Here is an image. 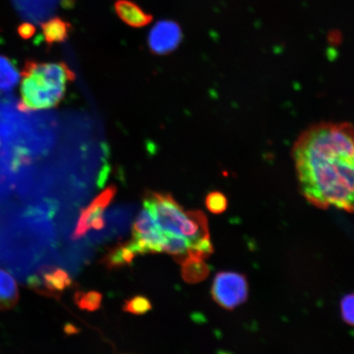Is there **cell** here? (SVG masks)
I'll return each mask as SVG.
<instances>
[{
	"label": "cell",
	"instance_id": "2e32d148",
	"mask_svg": "<svg viewBox=\"0 0 354 354\" xmlns=\"http://www.w3.org/2000/svg\"><path fill=\"white\" fill-rule=\"evenodd\" d=\"M74 301L80 309L95 312L100 309L103 301V295L97 291H77L75 294Z\"/></svg>",
	"mask_w": 354,
	"mask_h": 354
},
{
	"label": "cell",
	"instance_id": "277c9868",
	"mask_svg": "<svg viewBox=\"0 0 354 354\" xmlns=\"http://www.w3.org/2000/svg\"><path fill=\"white\" fill-rule=\"evenodd\" d=\"M211 295L220 307L233 310L246 302L249 297V283L243 274L220 272L212 281Z\"/></svg>",
	"mask_w": 354,
	"mask_h": 354
},
{
	"label": "cell",
	"instance_id": "d6986e66",
	"mask_svg": "<svg viewBox=\"0 0 354 354\" xmlns=\"http://www.w3.org/2000/svg\"><path fill=\"white\" fill-rule=\"evenodd\" d=\"M340 307L344 322L354 326V293L344 296Z\"/></svg>",
	"mask_w": 354,
	"mask_h": 354
},
{
	"label": "cell",
	"instance_id": "9c48e42d",
	"mask_svg": "<svg viewBox=\"0 0 354 354\" xmlns=\"http://www.w3.org/2000/svg\"><path fill=\"white\" fill-rule=\"evenodd\" d=\"M140 255L138 250L132 241L119 243L109 250L102 259V263L110 270L130 267L136 256Z\"/></svg>",
	"mask_w": 354,
	"mask_h": 354
},
{
	"label": "cell",
	"instance_id": "ba28073f",
	"mask_svg": "<svg viewBox=\"0 0 354 354\" xmlns=\"http://www.w3.org/2000/svg\"><path fill=\"white\" fill-rule=\"evenodd\" d=\"M114 10L124 24L134 28H144L151 24L153 17L130 0H117Z\"/></svg>",
	"mask_w": 354,
	"mask_h": 354
},
{
	"label": "cell",
	"instance_id": "e0dca14e",
	"mask_svg": "<svg viewBox=\"0 0 354 354\" xmlns=\"http://www.w3.org/2000/svg\"><path fill=\"white\" fill-rule=\"evenodd\" d=\"M152 304L150 300L143 295H136L124 302L122 310L124 312L134 314V315H145L151 311Z\"/></svg>",
	"mask_w": 354,
	"mask_h": 354
},
{
	"label": "cell",
	"instance_id": "5b68a950",
	"mask_svg": "<svg viewBox=\"0 0 354 354\" xmlns=\"http://www.w3.org/2000/svg\"><path fill=\"white\" fill-rule=\"evenodd\" d=\"M115 194H116V188L108 187L98 197H96L90 205L81 212L77 227L73 234V240H79L85 236L91 229L100 231L104 227V212L106 207L112 202Z\"/></svg>",
	"mask_w": 354,
	"mask_h": 354
},
{
	"label": "cell",
	"instance_id": "8992f818",
	"mask_svg": "<svg viewBox=\"0 0 354 354\" xmlns=\"http://www.w3.org/2000/svg\"><path fill=\"white\" fill-rule=\"evenodd\" d=\"M28 285L39 294L59 297L64 290L73 286L72 278L64 269L44 268L28 279Z\"/></svg>",
	"mask_w": 354,
	"mask_h": 354
},
{
	"label": "cell",
	"instance_id": "52a82bcc",
	"mask_svg": "<svg viewBox=\"0 0 354 354\" xmlns=\"http://www.w3.org/2000/svg\"><path fill=\"white\" fill-rule=\"evenodd\" d=\"M183 39L180 26L174 21L163 20L153 26L148 38L150 50L155 55H165L174 51Z\"/></svg>",
	"mask_w": 354,
	"mask_h": 354
},
{
	"label": "cell",
	"instance_id": "ac0fdd59",
	"mask_svg": "<svg viewBox=\"0 0 354 354\" xmlns=\"http://www.w3.org/2000/svg\"><path fill=\"white\" fill-rule=\"evenodd\" d=\"M206 207L212 214H220L227 210L228 202L223 194L212 192L206 198Z\"/></svg>",
	"mask_w": 354,
	"mask_h": 354
},
{
	"label": "cell",
	"instance_id": "7a4b0ae2",
	"mask_svg": "<svg viewBox=\"0 0 354 354\" xmlns=\"http://www.w3.org/2000/svg\"><path fill=\"white\" fill-rule=\"evenodd\" d=\"M22 77L19 109L29 112L55 107L64 99L66 86L75 75L64 63L26 61Z\"/></svg>",
	"mask_w": 354,
	"mask_h": 354
},
{
	"label": "cell",
	"instance_id": "44dd1931",
	"mask_svg": "<svg viewBox=\"0 0 354 354\" xmlns=\"http://www.w3.org/2000/svg\"><path fill=\"white\" fill-rule=\"evenodd\" d=\"M65 331L66 332V333H68V335H72V334H77L78 333V330L76 328V327H75L73 325H70V324H68L66 326V329H65Z\"/></svg>",
	"mask_w": 354,
	"mask_h": 354
},
{
	"label": "cell",
	"instance_id": "9a60e30c",
	"mask_svg": "<svg viewBox=\"0 0 354 354\" xmlns=\"http://www.w3.org/2000/svg\"><path fill=\"white\" fill-rule=\"evenodd\" d=\"M165 239L163 242L162 252L177 257L187 253L189 247V241L187 239L176 234L165 232Z\"/></svg>",
	"mask_w": 354,
	"mask_h": 354
},
{
	"label": "cell",
	"instance_id": "603a6c76",
	"mask_svg": "<svg viewBox=\"0 0 354 354\" xmlns=\"http://www.w3.org/2000/svg\"><path fill=\"white\" fill-rule=\"evenodd\" d=\"M353 165H354V154H353Z\"/></svg>",
	"mask_w": 354,
	"mask_h": 354
},
{
	"label": "cell",
	"instance_id": "7c38bea8",
	"mask_svg": "<svg viewBox=\"0 0 354 354\" xmlns=\"http://www.w3.org/2000/svg\"><path fill=\"white\" fill-rule=\"evenodd\" d=\"M17 283L6 271L0 269V310L11 309L19 301Z\"/></svg>",
	"mask_w": 354,
	"mask_h": 354
},
{
	"label": "cell",
	"instance_id": "7402d4cb",
	"mask_svg": "<svg viewBox=\"0 0 354 354\" xmlns=\"http://www.w3.org/2000/svg\"><path fill=\"white\" fill-rule=\"evenodd\" d=\"M218 354H228V353H224V352H221V353H219Z\"/></svg>",
	"mask_w": 354,
	"mask_h": 354
},
{
	"label": "cell",
	"instance_id": "5bb4252c",
	"mask_svg": "<svg viewBox=\"0 0 354 354\" xmlns=\"http://www.w3.org/2000/svg\"><path fill=\"white\" fill-rule=\"evenodd\" d=\"M21 74L13 62L0 55V91H10L19 83Z\"/></svg>",
	"mask_w": 354,
	"mask_h": 354
},
{
	"label": "cell",
	"instance_id": "8fae6325",
	"mask_svg": "<svg viewBox=\"0 0 354 354\" xmlns=\"http://www.w3.org/2000/svg\"><path fill=\"white\" fill-rule=\"evenodd\" d=\"M177 263L183 266L181 277L188 284H197L205 281L210 274L209 266L203 262H196L187 258V254L175 257Z\"/></svg>",
	"mask_w": 354,
	"mask_h": 354
},
{
	"label": "cell",
	"instance_id": "3957f363",
	"mask_svg": "<svg viewBox=\"0 0 354 354\" xmlns=\"http://www.w3.org/2000/svg\"><path fill=\"white\" fill-rule=\"evenodd\" d=\"M159 229L183 236L189 243L210 239L209 221L201 211L185 212L170 194L149 193L145 198Z\"/></svg>",
	"mask_w": 354,
	"mask_h": 354
},
{
	"label": "cell",
	"instance_id": "ffe728a7",
	"mask_svg": "<svg viewBox=\"0 0 354 354\" xmlns=\"http://www.w3.org/2000/svg\"><path fill=\"white\" fill-rule=\"evenodd\" d=\"M35 32H37V28H35L33 24H29V22H24L17 28V33L24 39H29L33 37Z\"/></svg>",
	"mask_w": 354,
	"mask_h": 354
},
{
	"label": "cell",
	"instance_id": "6da1fadb",
	"mask_svg": "<svg viewBox=\"0 0 354 354\" xmlns=\"http://www.w3.org/2000/svg\"><path fill=\"white\" fill-rule=\"evenodd\" d=\"M354 128L322 123L296 141L293 158L303 196L321 209L354 212Z\"/></svg>",
	"mask_w": 354,
	"mask_h": 354
},
{
	"label": "cell",
	"instance_id": "4fadbf2b",
	"mask_svg": "<svg viewBox=\"0 0 354 354\" xmlns=\"http://www.w3.org/2000/svg\"><path fill=\"white\" fill-rule=\"evenodd\" d=\"M160 231L151 211L147 206L144 205L132 227V236L135 238H145Z\"/></svg>",
	"mask_w": 354,
	"mask_h": 354
},
{
	"label": "cell",
	"instance_id": "30bf717a",
	"mask_svg": "<svg viewBox=\"0 0 354 354\" xmlns=\"http://www.w3.org/2000/svg\"><path fill=\"white\" fill-rule=\"evenodd\" d=\"M43 37L48 46L64 43L73 32V25L59 17L42 22L41 24Z\"/></svg>",
	"mask_w": 354,
	"mask_h": 354
}]
</instances>
